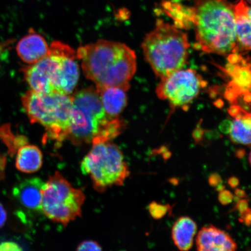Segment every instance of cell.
Instances as JSON below:
<instances>
[{
	"label": "cell",
	"instance_id": "e0dca14e",
	"mask_svg": "<svg viewBox=\"0 0 251 251\" xmlns=\"http://www.w3.org/2000/svg\"><path fill=\"white\" fill-rule=\"evenodd\" d=\"M42 164L43 154L38 147L26 144L19 148L15 163L18 171L32 174L38 171Z\"/></svg>",
	"mask_w": 251,
	"mask_h": 251
},
{
	"label": "cell",
	"instance_id": "52a82bcc",
	"mask_svg": "<svg viewBox=\"0 0 251 251\" xmlns=\"http://www.w3.org/2000/svg\"><path fill=\"white\" fill-rule=\"evenodd\" d=\"M84 175H89L94 188L103 192L113 186H121L130 175L123 153L109 142L93 144L81 164Z\"/></svg>",
	"mask_w": 251,
	"mask_h": 251
},
{
	"label": "cell",
	"instance_id": "277c9868",
	"mask_svg": "<svg viewBox=\"0 0 251 251\" xmlns=\"http://www.w3.org/2000/svg\"><path fill=\"white\" fill-rule=\"evenodd\" d=\"M76 58V52L71 47L53 42L48 54L23 68L25 80L34 92L71 95L80 76Z\"/></svg>",
	"mask_w": 251,
	"mask_h": 251
},
{
	"label": "cell",
	"instance_id": "8992f818",
	"mask_svg": "<svg viewBox=\"0 0 251 251\" xmlns=\"http://www.w3.org/2000/svg\"><path fill=\"white\" fill-rule=\"evenodd\" d=\"M21 102L31 123L42 125L50 139L58 143L67 139L72 109L71 95L30 90L22 97Z\"/></svg>",
	"mask_w": 251,
	"mask_h": 251
},
{
	"label": "cell",
	"instance_id": "83f0119b",
	"mask_svg": "<svg viewBox=\"0 0 251 251\" xmlns=\"http://www.w3.org/2000/svg\"><path fill=\"white\" fill-rule=\"evenodd\" d=\"M6 164H7V158L5 156L0 153V181L5 177Z\"/></svg>",
	"mask_w": 251,
	"mask_h": 251
},
{
	"label": "cell",
	"instance_id": "4dcf8cb0",
	"mask_svg": "<svg viewBox=\"0 0 251 251\" xmlns=\"http://www.w3.org/2000/svg\"><path fill=\"white\" fill-rule=\"evenodd\" d=\"M240 180L236 177H231L228 180V184L231 188H235L239 185Z\"/></svg>",
	"mask_w": 251,
	"mask_h": 251
},
{
	"label": "cell",
	"instance_id": "7c38bea8",
	"mask_svg": "<svg viewBox=\"0 0 251 251\" xmlns=\"http://www.w3.org/2000/svg\"><path fill=\"white\" fill-rule=\"evenodd\" d=\"M49 49L45 38L33 30L23 37L16 46L19 57L28 65L33 64L45 57Z\"/></svg>",
	"mask_w": 251,
	"mask_h": 251
},
{
	"label": "cell",
	"instance_id": "6da1fadb",
	"mask_svg": "<svg viewBox=\"0 0 251 251\" xmlns=\"http://www.w3.org/2000/svg\"><path fill=\"white\" fill-rule=\"evenodd\" d=\"M76 56L81 61L84 75L97 87L129 89L136 71V56L125 44L100 40L80 47Z\"/></svg>",
	"mask_w": 251,
	"mask_h": 251
},
{
	"label": "cell",
	"instance_id": "ac0fdd59",
	"mask_svg": "<svg viewBox=\"0 0 251 251\" xmlns=\"http://www.w3.org/2000/svg\"><path fill=\"white\" fill-rule=\"evenodd\" d=\"M234 118L229 132L232 142L251 146V112L240 110Z\"/></svg>",
	"mask_w": 251,
	"mask_h": 251
},
{
	"label": "cell",
	"instance_id": "3957f363",
	"mask_svg": "<svg viewBox=\"0 0 251 251\" xmlns=\"http://www.w3.org/2000/svg\"><path fill=\"white\" fill-rule=\"evenodd\" d=\"M234 5L228 0H196L195 46L206 53L224 56L237 53Z\"/></svg>",
	"mask_w": 251,
	"mask_h": 251
},
{
	"label": "cell",
	"instance_id": "2e32d148",
	"mask_svg": "<svg viewBox=\"0 0 251 251\" xmlns=\"http://www.w3.org/2000/svg\"><path fill=\"white\" fill-rule=\"evenodd\" d=\"M197 226L192 219L182 216L175 222L172 229V237L175 246L181 251L192 248L197 233Z\"/></svg>",
	"mask_w": 251,
	"mask_h": 251
},
{
	"label": "cell",
	"instance_id": "44dd1931",
	"mask_svg": "<svg viewBox=\"0 0 251 251\" xmlns=\"http://www.w3.org/2000/svg\"><path fill=\"white\" fill-rule=\"evenodd\" d=\"M77 251H101L102 248L96 241L92 240L84 241L78 245Z\"/></svg>",
	"mask_w": 251,
	"mask_h": 251
},
{
	"label": "cell",
	"instance_id": "f1b7e54d",
	"mask_svg": "<svg viewBox=\"0 0 251 251\" xmlns=\"http://www.w3.org/2000/svg\"><path fill=\"white\" fill-rule=\"evenodd\" d=\"M7 219V213L4 207L0 203V228L4 226Z\"/></svg>",
	"mask_w": 251,
	"mask_h": 251
},
{
	"label": "cell",
	"instance_id": "f546056e",
	"mask_svg": "<svg viewBox=\"0 0 251 251\" xmlns=\"http://www.w3.org/2000/svg\"><path fill=\"white\" fill-rule=\"evenodd\" d=\"M231 124L230 122L226 121L223 122L222 124L220 126V129L225 133H229L230 130Z\"/></svg>",
	"mask_w": 251,
	"mask_h": 251
},
{
	"label": "cell",
	"instance_id": "d4e9b609",
	"mask_svg": "<svg viewBox=\"0 0 251 251\" xmlns=\"http://www.w3.org/2000/svg\"><path fill=\"white\" fill-rule=\"evenodd\" d=\"M204 134H205V130L202 129L200 126H198L192 134L193 139L196 144H200L202 142Z\"/></svg>",
	"mask_w": 251,
	"mask_h": 251
},
{
	"label": "cell",
	"instance_id": "5bb4252c",
	"mask_svg": "<svg viewBox=\"0 0 251 251\" xmlns=\"http://www.w3.org/2000/svg\"><path fill=\"white\" fill-rule=\"evenodd\" d=\"M235 31L237 53L251 50V18L247 15L248 5L244 0L234 4Z\"/></svg>",
	"mask_w": 251,
	"mask_h": 251
},
{
	"label": "cell",
	"instance_id": "7a4b0ae2",
	"mask_svg": "<svg viewBox=\"0 0 251 251\" xmlns=\"http://www.w3.org/2000/svg\"><path fill=\"white\" fill-rule=\"evenodd\" d=\"M72 97L67 139L75 145L109 142L124 130V122L110 117L103 109L96 88H86Z\"/></svg>",
	"mask_w": 251,
	"mask_h": 251
},
{
	"label": "cell",
	"instance_id": "1f68e13d",
	"mask_svg": "<svg viewBox=\"0 0 251 251\" xmlns=\"http://www.w3.org/2000/svg\"><path fill=\"white\" fill-rule=\"evenodd\" d=\"M235 196L236 197L238 198V199H246L247 197V194L246 191L242 189H240V188H237V189L235 190L234 191Z\"/></svg>",
	"mask_w": 251,
	"mask_h": 251
},
{
	"label": "cell",
	"instance_id": "5b68a950",
	"mask_svg": "<svg viewBox=\"0 0 251 251\" xmlns=\"http://www.w3.org/2000/svg\"><path fill=\"white\" fill-rule=\"evenodd\" d=\"M190 46L187 34L162 20L157 21L142 44L146 61L161 79L184 67Z\"/></svg>",
	"mask_w": 251,
	"mask_h": 251
},
{
	"label": "cell",
	"instance_id": "9a60e30c",
	"mask_svg": "<svg viewBox=\"0 0 251 251\" xmlns=\"http://www.w3.org/2000/svg\"><path fill=\"white\" fill-rule=\"evenodd\" d=\"M96 89L106 114L118 118L127 104L126 90L117 87H96Z\"/></svg>",
	"mask_w": 251,
	"mask_h": 251
},
{
	"label": "cell",
	"instance_id": "9c48e42d",
	"mask_svg": "<svg viewBox=\"0 0 251 251\" xmlns=\"http://www.w3.org/2000/svg\"><path fill=\"white\" fill-rule=\"evenodd\" d=\"M206 84L196 71L179 70L161 79L156 93L158 98L168 101L173 109L180 108L187 111Z\"/></svg>",
	"mask_w": 251,
	"mask_h": 251
},
{
	"label": "cell",
	"instance_id": "4316f807",
	"mask_svg": "<svg viewBox=\"0 0 251 251\" xmlns=\"http://www.w3.org/2000/svg\"><path fill=\"white\" fill-rule=\"evenodd\" d=\"M240 220L242 224L250 226L251 225V209L249 208L246 212L241 214Z\"/></svg>",
	"mask_w": 251,
	"mask_h": 251
},
{
	"label": "cell",
	"instance_id": "4fadbf2b",
	"mask_svg": "<svg viewBox=\"0 0 251 251\" xmlns=\"http://www.w3.org/2000/svg\"><path fill=\"white\" fill-rule=\"evenodd\" d=\"M45 183L39 178L26 179L14 188V196L25 208L42 211V190Z\"/></svg>",
	"mask_w": 251,
	"mask_h": 251
},
{
	"label": "cell",
	"instance_id": "e575fe53",
	"mask_svg": "<svg viewBox=\"0 0 251 251\" xmlns=\"http://www.w3.org/2000/svg\"><path fill=\"white\" fill-rule=\"evenodd\" d=\"M225 187L224 185H223L222 184H219V186L217 187H216V190L219 191H221L222 190L225 189Z\"/></svg>",
	"mask_w": 251,
	"mask_h": 251
},
{
	"label": "cell",
	"instance_id": "603a6c76",
	"mask_svg": "<svg viewBox=\"0 0 251 251\" xmlns=\"http://www.w3.org/2000/svg\"><path fill=\"white\" fill-rule=\"evenodd\" d=\"M249 208V200L246 199H241L237 201L236 205L235 206V209L239 212L240 215L242 214Z\"/></svg>",
	"mask_w": 251,
	"mask_h": 251
},
{
	"label": "cell",
	"instance_id": "7402d4cb",
	"mask_svg": "<svg viewBox=\"0 0 251 251\" xmlns=\"http://www.w3.org/2000/svg\"><path fill=\"white\" fill-rule=\"evenodd\" d=\"M234 199L233 194L230 191L226 190L225 188L219 192L218 200L220 203L223 205H226L233 201Z\"/></svg>",
	"mask_w": 251,
	"mask_h": 251
},
{
	"label": "cell",
	"instance_id": "ffe728a7",
	"mask_svg": "<svg viewBox=\"0 0 251 251\" xmlns=\"http://www.w3.org/2000/svg\"><path fill=\"white\" fill-rule=\"evenodd\" d=\"M172 209V206L169 204L162 205L156 202L151 203L149 206L150 215L155 219H161L164 217Z\"/></svg>",
	"mask_w": 251,
	"mask_h": 251
},
{
	"label": "cell",
	"instance_id": "30bf717a",
	"mask_svg": "<svg viewBox=\"0 0 251 251\" xmlns=\"http://www.w3.org/2000/svg\"><path fill=\"white\" fill-rule=\"evenodd\" d=\"M226 72L231 77L225 94L231 105L251 112V60L240 55L234 63L229 62Z\"/></svg>",
	"mask_w": 251,
	"mask_h": 251
},
{
	"label": "cell",
	"instance_id": "484cf974",
	"mask_svg": "<svg viewBox=\"0 0 251 251\" xmlns=\"http://www.w3.org/2000/svg\"><path fill=\"white\" fill-rule=\"evenodd\" d=\"M208 182L210 186L216 187L219 186V184L222 183V179L221 176L216 174V173H214V174L210 175L208 178Z\"/></svg>",
	"mask_w": 251,
	"mask_h": 251
},
{
	"label": "cell",
	"instance_id": "d6a6232c",
	"mask_svg": "<svg viewBox=\"0 0 251 251\" xmlns=\"http://www.w3.org/2000/svg\"><path fill=\"white\" fill-rule=\"evenodd\" d=\"M245 154H246V151H245L244 150H240L237 151L235 155H236L238 158H243Z\"/></svg>",
	"mask_w": 251,
	"mask_h": 251
},
{
	"label": "cell",
	"instance_id": "74e56055",
	"mask_svg": "<svg viewBox=\"0 0 251 251\" xmlns=\"http://www.w3.org/2000/svg\"><path fill=\"white\" fill-rule=\"evenodd\" d=\"M248 2H249L251 4V0H246Z\"/></svg>",
	"mask_w": 251,
	"mask_h": 251
},
{
	"label": "cell",
	"instance_id": "8fae6325",
	"mask_svg": "<svg viewBox=\"0 0 251 251\" xmlns=\"http://www.w3.org/2000/svg\"><path fill=\"white\" fill-rule=\"evenodd\" d=\"M197 249L201 251H233L237 245L227 232L214 226L203 227L196 239Z\"/></svg>",
	"mask_w": 251,
	"mask_h": 251
},
{
	"label": "cell",
	"instance_id": "cb8c5ba5",
	"mask_svg": "<svg viewBox=\"0 0 251 251\" xmlns=\"http://www.w3.org/2000/svg\"><path fill=\"white\" fill-rule=\"evenodd\" d=\"M21 249L17 244L14 242L6 241L0 244V251H20Z\"/></svg>",
	"mask_w": 251,
	"mask_h": 251
},
{
	"label": "cell",
	"instance_id": "ba28073f",
	"mask_svg": "<svg viewBox=\"0 0 251 251\" xmlns=\"http://www.w3.org/2000/svg\"><path fill=\"white\" fill-rule=\"evenodd\" d=\"M85 196L56 172L44 184L42 212L51 221L67 225L81 214Z\"/></svg>",
	"mask_w": 251,
	"mask_h": 251
},
{
	"label": "cell",
	"instance_id": "d6986e66",
	"mask_svg": "<svg viewBox=\"0 0 251 251\" xmlns=\"http://www.w3.org/2000/svg\"><path fill=\"white\" fill-rule=\"evenodd\" d=\"M162 6L165 13L174 19L175 27H186L193 25L194 16L193 7H184L171 1L162 2Z\"/></svg>",
	"mask_w": 251,
	"mask_h": 251
},
{
	"label": "cell",
	"instance_id": "836d02e7",
	"mask_svg": "<svg viewBox=\"0 0 251 251\" xmlns=\"http://www.w3.org/2000/svg\"><path fill=\"white\" fill-rule=\"evenodd\" d=\"M7 46L8 45H6L5 43L0 42V56H1L2 52H4L5 47Z\"/></svg>",
	"mask_w": 251,
	"mask_h": 251
},
{
	"label": "cell",
	"instance_id": "d590c367",
	"mask_svg": "<svg viewBox=\"0 0 251 251\" xmlns=\"http://www.w3.org/2000/svg\"><path fill=\"white\" fill-rule=\"evenodd\" d=\"M247 15L251 18V7H249V6H248L247 9Z\"/></svg>",
	"mask_w": 251,
	"mask_h": 251
},
{
	"label": "cell",
	"instance_id": "8d00e7d4",
	"mask_svg": "<svg viewBox=\"0 0 251 251\" xmlns=\"http://www.w3.org/2000/svg\"><path fill=\"white\" fill-rule=\"evenodd\" d=\"M249 161H250V164L251 165V152L250 153Z\"/></svg>",
	"mask_w": 251,
	"mask_h": 251
}]
</instances>
